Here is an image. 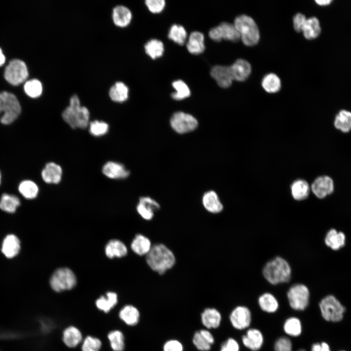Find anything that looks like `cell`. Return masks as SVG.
Here are the masks:
<instances>
[{
    "label": "cell",
    "mask_w": 351,
    "mask_h": 351,
    "mask_svg": "<svg viewBox=\"0 0 351 351\" xmlns=\"http://www.w3.org/2000/svg\"><path fill=\"white\" fill-rule=\"evenodd\" d=\"M203 325L208 329L216 328L219 327L221 316L220 312L214 308H207L201 314Z\"/></svg>",
    "instance_id": "f1b7e54d"
},
{
    "label": "cell",
    "mask_w": 351,
    "mask_h": 351,
    "mask_svg": "<svg viewBox=\"0 0 351 351\" xmlns=\"http://www.w3.org/2000/svg\"></svg>",
    "instance_id": "94428289"
},
{
    "label": "cell",
    "mask_w": 351,
    "mask_h": 351,
    "mask_svg": "<svg viewBox=\"0 0 351 351\" xmlns=\"http://www.w3.org/2000/svg\"><path fill=\"white\" fill-rule=\"evenodd\" d=\"M210 74L218 85L223 88L230 87L234 80L230 66H214L211 69Z\"/></svg>",
    "instance_id": "9a60e30c"
},
{
    "label": "cell",
    "mask_w": 351,
    "mask_h": 351,
    "mask_svg": "<svg viewBox=\"0 0 351 351\" xmlns=\"http://www.w3.org/2000/svg\"><path fill=\"white\" fill-rule=\"evenodd\" d=\"M188 51L192 54L199 55L205 50L204 35L199 31L192 32L186 43Z\"/></svg>",
    "instance_id": "603a6c76"
},
{
    "label": "cell",
    "mask_w": 351,
    "mask_h": 351,
    "mask_svg": "<svg viewBox=\"0 0 351 351\" xmlns=\"http://www.w3.org/2000/svg\"><path fill=\"white\" fill-rule=\"evenodd\" d=\"M102 346L100 340L90 335L84 339L81 346L82 351H99Z\"/></svg>",
    "instance_id": "bcb514c9"
},
{
    "label": "cell",
    "mask_w": 351,
    "mask_h": 351,
    "mask_svg": "<svg viewBox=\"0 0 351 351\" xmlns=\"http://www.w3.org/2000/svg\"><path fill=\"white\" fill-rule=\"evenodd\" d=\"M0 181H1V175H0Z\"/></svg>",
    "instance_id": "91938a15"
},
{
    "label": "cell",
    "mask_w": 351,
    "mask_h": 351,
    "mask_svg": "<svg viewBox=\"0 0 351 351\" xmlns=\"http://www.w3.org/2000/svg\"><path fill=\"white\" fill-rule=\"evenodd\" d=\"M311 188L313 194L317 198L322 199L333 192L334 182L330 176H321L313 181Z\"/></svg>",
    "instance_id": "7c38bea8"
},
{
    "label": "cell",
    "mask_w": 351,
    "mask_h": 351,
    "mask_svg": "<svg viewBox=\"0 0 351 351\" xmlns=\"http://www.w3.org/2000/svg\"><path fill=\"white\" fill-rule=\"evenodd\" d=\"M6 61V57L3 53L2 49L0 47V67L3 65Z\"/></svg>",
    "instance_id": "6f0895ef"
},
{
    "label": "cell",
    "mask_w": 351,
    "mask_h": 351,
    "mask_svg": "<svg viewBox=\"0 0 351 351\" xmlns=\"http://www.w3.org/2000/svg\"><path fill=\"white\" fill-rule=\"evenodd\" d=\"M23 90L25 93L30 98H39L43 92V85L38 79L32 78L27 80L24 83Z\"/></svg>",
    "instance_id": "d590c367"
},
{
    "label": "cell",
    "mask_w": 351,
    "mask_h": 351,
    "mask_svg": "<svg viewBox=\"0 0 351 351\" xmlns=\"http://www.w3.org/2000/svg\"><path fill=\"white\" fill-rule=\"evenodd\" d=\"M239 347L237 341L230 338L222 344L220 351H239Z\"/></svg>",
    "instance_id": "f907efd6"
},
{
    "label": "cell",
    "mask_w": 351,
    "mask_h": 351,
    "mask_svg": "<svg viewBox=\"0 0 351 351\" xmlns=\"http://www.w3.org/2000/svg\"><path fill=\"white\" fill-rule=\"evenodd\" d=\"M305 351V350H304V349H300V350H298V351Z\"/></svg>",
    "instance_id": "680465c9"
},
{
    "label": "cell",
    "mask_w": 351,
    "mask_h": 351,
    "mask_svg": "<svg viewBox=\"0 0 351 351\" xmlns=\"http://www.w3.org/2000/svg\"><path fill=\"white\" fill-rule=\"evenodd\" d=\"M21 108L17 97L13 93L3 91L0 93V121L8 125L13 122L20 116Z\"/></svg>",
    "instance_id": "277c9868"
},
{
    "label": "cell",
    "mask_w": 351,
    "mask_h": 351,
    "mask_svg": "<svg viewBox=\"0 0 351 351\" xmlns=\"http://www.w3.org/2000/svg\"><path fill=\"white\" fill-rule=\"evenodd\" d=\"M274 351H292V342L286 337L278 338L274 344Z\"/></svg>",
    "instance_id": "681fc988"
},
{
    "label": "cell",
    "mask_w": 351,
    "mask_h": 351,
    "mask_svg": "<svg viewBox=\"0 0 351 351\" xmlns=\"http://www.w3.org/2000/svg\"><path fill=\"white\" fill-rule=\"evenodd\" d=\"M291 194L293 198L300 201L306 199L310 194V187L308 183L303 179L294 181L291 186Z\"/></svg>",
    "instance_id": "1f68e13d"
},
{
    "label": "cell",
    "mask_w": 351,
    "mask_h": 351,
    "mask_svg": "<svg viewBox=\"0 0 351 351\" xmlns=\"http://www.w3.org/2000/svg\"><path fill=\"white\" fill-rule=\"evenodd\" d=\"M152 247L150 240L142 234H136L133 239L131 248L136 254L146 255Z\"/></svg>",
    "instance_id": "4316f807"
},
{
    "label": "cell",
    "mask_w": 351,
    "mask_h": 351,
    "mask_svg": "<svg viewBox=\"0 0 351 351\" xmlns=\"http://www.w3.org/2000/svg\"><path fill=\"white\" fill-rule=\"evenodd\" d=\"M170 123L172 129L178 134H183L195 130L197 127V120L192 115L178 111L172 116Z\"/></svg>",
    "instance_id": "30bf717a"
},
{
    "label": "cell",
    "mask_w": 351,
    "mask_h": 351,
    "mask_svg": "<svg viewBox=\"0 0 351 351\" xmlns=\"http://www.w3.org/2000/svg\"><path fill=\"white\" fill-rule=\"evenodd\" d=\"M112 18L114 23L117 27H125L129 25L132 19L131 10L123 5L115 6L112 12Z\"/></svg>",
    "instance_id": "2e32d148"
},
{
    "label": "cell",
    "mask_w": 351,
    "mask_h": 351,
    "mask_svg": "<svg viewBox=\"0 0 351 351\" xmlns=\"http://www.w3.org/2000/svg\"><path fill=\"white\" fill-rule=\"evenodd\" d=\"M301 31L306 39H316L320 35L321 31L319 20L315 17L307 19L302 28Z\"/></svg>",
    "instance_id": "484cf974"
},
{
    "label": "cell",
    "mask_w": 351,
    "mask_h": 351,
    "mask_svg": "<svg viewBox=\"0 0 351 351\" xmlns=\"http://www.w3.org/2000/svg\"><path fill=\"white\" fill-rule=\"evenodd\" d=\"M19 191L24 197L31 199L35 198L38 195L39 188L33 181L25 180L20 183Z\"/></svg>",
    "instance_id": "b9f144b4"
},
{
    "label": "cell",
    "mask_w": 351,
    "mask_h": 351,
    "mask_svg": "<svg viewBox=\"0 0 351 351\" xmlns=\"http://www.w3.org/2000/svg\"><path fill=\"white\" fill-rule=\"evenodd\" d=\"M89 132L95 136H100L106 134L109 130L108 124L104 121L95 120L89 124Z\"/></svg>",
    "instance_id": "f6af8a7d"
},
{
    "label": "cell",
    "mask_w": 351,
    "mask_h": 351,
    "mask_svg": "<svg viewBox=\"0 0 351 351\" xmlns=\"http://www.w3.org/2000/svg\"><path fill=\"white\" fill-rule=\"evenodd\" d=\"M183 346L176 340H170L163 346V351H182Z\"/></svg>",
    "instance_id": "816d5d0a"
},
{
    "label": "cell",
    "mask_w": 351,
    "mask_h": 351,
    "mask_svg": "<svg viewBox=\"0 0 351 351\" xmlns=\"http://www.w3.org/2000/svg\"><path fill=\"white\" fill-rule=\"evenodd\" d=\"M82 340L80 331L77 327L70 326L64 329L62 333V341L68 348L76 347Z\"/></svg>",
    "instance_id": "d4e9b609"
},
{
    "label": "cell",
    "mask_w": 351,
    "mask_h": 351,
    "mask_svg": "<svg viewBox=\"0 0 351 351\" xmlns=\"http://www.w3.org/2000/svg\"><path fill=\"white\" fill-rule=\"evenodd\" d=\"M262 86L264 89L270 93L277 92L281 88V81L278 77L274 74L266 75L262 81Z\"/></svg>",
    "instance_id": "60d3db41"
},
{
    "label": "cell",
    "mask_w": 351,
    "mask_h": 351,
    "mask_svg": "<svg viewBox=\"0 0 351 351\" xmlns=\"http://www.w3.org/2000/svg\"><path fill=\"white\" fill-rule=\"evenodd\" d=\"M325 242L332 250H337L345 245V235L342 232H337L335 229H331L325 237Z\"/></svg>",
    "instance_id": "836d02e7"
},
{
    "label": "cell",
    "mask_w": 351,
    "mask_h": 351,
    "mask_svg": "<svg viewBox=\"0 0 351 351\" xmlns=\"http://www.w3.org/2000/svg\"><path fill=\"white\" fill-rule=\"evenodd\" d=\"M317 4L320 6H327L330 4L332 2V0H315Z\"/></svg>",
    "instance_id": "9f6ffc18"
},
{
    "label": "cell",
    "mask_w": 351,
    "mask_h": 351,
    "mask_svg": "<svg viewBox=\"0 0 351 351\" xmlns=\"http://www.w3.org/2000/svg\"><path fill=\"white\" fill-rule=\"evenodd\" d=\"M175 91L172 93V98L176 100H182L189 97L191 91L188 85L183 80L178 79L172 82Z\"/></svg>",
    "instance_id": "f35d334b"
},
{
    "label": "cell",
    "mask_w": 351,
    "mask_h": 351,
    "mask_svg": "<svg viewBox=\"0 0 351 351\" xmlns=\"http://www.w3.org/2000/svg\"><path fill=\"white\" fill-rule=\"evenodd\" d=\"M20 200L16 195L3 194L0 200V209L7 213H13L20 205Z\"/></svg>",
    "instance_id": "8d00e7d4"
},
{
    "label": "cell",
    "mask_w": 351,
    "mask_h": 351,
    "mask_svg": "<svg viewBox=\"0 0 351 351\" xmlns=\"http://www.w3.org/2000/svg\"><path fill=\"white\" fill-rule=\"evenodd\" d=\"M287 297L292 309L297 311H303L308 306L310 292L305 285L296 284L289 289L287 292Z\"/></svg>",
    "instance_id": "9c48e42d"
},
{
    "label": "cell",
    "mask_w": 351,
    "mask_h": 351,
    "mask_svg": "<svg viewBox=\"0 0 351 351\" xmlns=\"http://www.w3.org/2000/svg\"><path fill=\"white\" fill-rule=\"evenodd\" d=\"M146 261L149 267L159 274H164L175 264L174 253L163 244H156L152 247L146 255Z\"/></svg>",
    "instance_id": "6da1fadb"
},
{
    "label": "cell",
    "mask_w": 351,
    "mask_h": 351,
    "mask_svg": "<svg viewBox=\"0 0 351 351\" xmlns=\"http://www.w3.org/2000/svg\"><path fill=\"white\" fill-rule=\"evenodd\" d=\"M230 319L233 326L238 330L248 327L251 322V313L245 306H238L232 312Z\"/></svg>",
    "instance_id": "4fadbf2b"
},
{
    "label": "cell",
    "mask_w": 351,
    "mask_h": 351,
    "mask_svg": "<svg viewBox=\"0 0 351 351\" xmlns=\"http://www.w3.org/2000/svg\"><path fill=\"white\" fill-rule=\"evenodd\" d=\"M129 89L122 81H117L112 85L109 90L111 99L116 102L122 103L126 101L129 98Z\"/></svg>",
    "instance_id": "cb8c5ba5"
},
{
    "label": "cell",
    "mask_w": 351,
    "mask_h": 351,
    "mask_svg": "<svg viewBox=\"0 0 351 351\" xmlns=\"http://www.w3.org/2000/svg\"><path fill=\"white\" fill-rule=\"evenodd\" d=\"M41 175L42 178L45 182L58 184L61 179L62 168L58 164L54 162H49L45 165Z\"/></svg>",
    "instance_id": "ac0fdd59"
},
{
    "label": "cell",
    "mask_w": 351,
    "mask_h": 351,
    "mask_svg": "<svg viewBox=\"0 0 351 351\" xmlns=\"http://www.w3.org/2000/svg\"><path fill=\"white\" fill-rule=\"evenodd\" d=\"M200 333L203 337L211 344L214 342V338L211 333L207 330H201L199 331Z\"/></svg>",
    "instance_id": "11a10c76"
},
{
    "label": "cell",
    "mask_w": 351,
    "mask_h": 351,
    "mask_svg": "<svg viewBox=\"0 0 351 351\" xmlns=\"http://www.w3.org/2000/svg\"><path fill=\"white\" fill-rule=\"evenodd\" d=\"M233 79L243 81L249 76L251 72L250 64L243 59H237L230 66Z\"/></svg>",
    "instance_id": "ffe728a7"
},
{
    "label": "cell",
    "mask_w": 351,
    "mask_h": 351,
    "mask_svg": "<svg viewBox=\"0 0 351 351\" xmlns=\"http://www.w3.org/2000/svg\"><path fill=\"white\" fill-rule=\"evenodd\" d=\"M117 294L115 292H108L105 295H102L98 298L95 305L99 310L107 313L117 304Z\"/></svg>",
    "instance_id": "4dcf8cb0"
},
{
    "label": "cell",
    "mask_w": 351,
    "mask_h": 351,
    "mask_svg": "<svg viewBox=\"0 0 351 351\" xmlns=\"http://www.w3.org/2000/svg\"><path fill=\"white\" fill-rule=\"evenodd\" d=\"M193 342L196 348L201 351H207L210 350L211 345L203 337L199 331L195 332Z\"/></svg>",
    "instance_id": "7dc6e473"
},
{
    "label": "cell",
    "mask_w": 351,
    "mask_h": 351,
    "mask_svg": "<svg viewBox=\"0 0 351 351\" xmlns=\"http://www.w3.org/2000/svg\"><path fill=\"white\" fill-rule=\"evenodd\" d=\"M291 273V268L288 262L278 256L268 262L263 269L264 277L273 285L288 282Z\"/></svg>",
    "instance_id": "3957f363"
},
{
    "label": "cell",
    "mask_w": 351,
    "mask_h": 351,
    "mask_svg": "<svg viewBox=\"0 0 351 351\" xmlns=\"http://www.w3.org/2000/svg\"><path fill=\"white\" fill-rule=\"evenodd\" d=\"M28 76L27 66L24 61L20 59L11 60L4 69L5 79L13 86H18L25 82Z\"/></svg>",
    "instance_id": "52a82bcc"
},
{
    "label": "cell",
    "mask_w": 351,
    "mask_h": 351,
    "mask_svg": "<svg viewBox=\"0 0 351 351\" xmlns=\"http://www.w3.org/2000/svg\"><path fill=\"white\" fill-rule=\"evenodd\" d=\"M119 317L127 325L134 326L139 321V312L136 307L131 305H127L119 311Z\"/></svg>",
    "instance_id": "d6a6232c"
},
{
    "label": "cell",
    "mask_w": 351,
    "mask_h": 351,
    "mask_svg": "<svg viewBox=\"0 0 351 351\" xmlns=\"http://www.w3.org/2000/svg\"><path fill=\"white\" fill-rule=\"evenodd\" d=\"M242 340L246 347L252 351H257L262 346L263 337L258 330L251 329L242 336Z\"/></svg>",
    "instance_id": "d6986e66"
},
{
    "label": "cell",
    "mask_w": 351,
    "mask_h": 351,
    "mask_svg": "<svg viewBox=\"0 0 351 351\" xmlns=\"http://www.w3.org/2000/svg\"><path fill=\"white\" fill-rule=\"evenodd\" d=\"M209 36L215 41L222 39L237 42L240 39V35L234 24L223 22L218 25L211 28L209 32Z\"/></svg>",
    "instance_id": "8fae6325"
},
{
    "label": "cell",
    "mask_w": 351,
    "mask_h": 351,
    "mask_svg": "<svg viewBox=\"0 0 351 351\" xmlns=\"http://www.w3.org/2000/svg\"><path fill=\"white\" fill-rule=\"evenodd\" d=\"M169 39L178 45H183L187 37L184 27L179 24H174L170 27L168 34Z\"/></svg>",
    "instance_id": "ab89813d"
},
{
    "label": "cell",
    "mask_w": 351,
    "mask_h": 351,
    "mask_svg": "<svg viewBox=\"0 0 351 351\" xmlns=\"http://www.w3.org/2000/svg\"><path fill=\"white\" fill-rule=\"evenodd\" d=\"M102 172L107 177L111 179H122L128 177L129 171L122 164L108 161L102 167Z\"/></svg>",
    "instance_id": "e0dca14e"
},
{
    "label": "cell",
    "mask_w": 351,
    "mask_h": 351,
    "mask_svg": "<svg viewBox=\"0 0 351 351\" xmlns=\"http://www.w3.org/2000/svg\"><path fill=\"white\" fill-rule=\"evenodd\" d=\"M105 251L108 258L122 257L127 254V248L122 241L112 239L106 244Z\"/></svg>",
    "instance_id": "f546056e"
},
{
    "label": "cell",
    "mask_w": 351,
    "mask_h": 351,
    "mask_svg": "<svg viewBox=\"0 0 351 351\" xmlns=\"http://www.w3.org/2000/svg\"><path fill=\"white\" fill-rule=\"evenodd\" d=\"M145 53L151 58L156 59L161 57L164 51L163 42L157 39H151L144 45Z\"/></svg>",
    "instance_id": "e575fe53"
},
{
    "label": "cell",
    "mask_w": 351,
    "mask_h": 351,
    "mask_svg": "<svg viewBox=\"0 0 351 351\" xmlns=\"http://www.w3.org/2000/svg\"><path fill=\"white\" fill-rule=\"evenodd\" d=\"M284 332L292 336H299L302 332V326L300 320L295 317L288 318L283 326Z\"/></svg>",
    "instance_id": "ee69618b"
},
{
    "label": "cell",
    "mask_w": 351,
    "mask_h": 351,
    "mask_svg": "<svg viewBox=\"0 0 351 351\" xmlns=\"http://www.w3.org/2000/svg\"><path fill=\"white\" fill-rule=\"evenodd\" d=\"M63 119L72 128L84 129L89 124L90 112L85 106H81L78 97H71L69 104L62 112Z\"/></svg>",
    "instance_id": "7a4b0ae2"
},
{
    "label": "cell",
    "mask_w": 351,
    "mask_h": 351,
    "mask_svg": "<svg viewBox=\"0 0 351 351\" xmlns=\"http://www.w3.org/2000/svg\"><path fill=\"white\" fill-rule=\"evenodd\" d=\"M20 241L17 236L13 234L6 235L3 239L1 246L2 254L8 258L16 256L20 250Z\"/></svg>",
    "instance_id": "7402d4cb"
},
{
    "label": "cell",
    "mask_w": 351,
    "mask_h": 351,
    "mask_svg": "<svg viewBox=\"0 0 351 351\" xmlns=\"http://www.w3.org/2000/svg\"><path fill=\"white\" fill-rule=\"evenodd\" d=\"M202 202L204 208L212 214L219 213L223 208L217 194L214 191L205 193L202 196Z\"/></svg>",
    "instance_id": "44dd1931"
},
{
    "label": "cell",
    "mask_w": 351,
    "mask_h": 351,
    "mask_svg": "<svg viewBox=\"0 0 351 351\" xmlns=\"http://www.w3.org/2000/svg\"><path fill=\"white\" fill-rule=\"evenodd\" d=\"M306 19L305 16L301 13H297L294 16L293 19V27L296 32L301 31Z\"/></svg>",
    "instance_id": "f5cc1de1"
},
{
    "label": "cell",
    "mask_w": 351,
    "mask_h": 351,
    "mask_svg": "<svg viewBox=\"0 0 351 351\" xmlns=\"http://www.w3.org/2000/svg\"><path fill=\"white\" fill-rule=\"evenodd\" d=\"M311 351H331L328 344L325 342L316 343L313 344L311 348Z\"/></svg>",
    "instance_id": "db71d44e"
},
{
    "label": "cell",
    "mask_w": 351,
    "mask_h": 351,
    "mask_svg": "<svg viewBox=\"0 0 351 351\" xmlns=\"http://www.w3.org/2000/svg\"><path fill=\"white\" fill-rule=\"evenodd\" d=\"M111 349L113 351H124L125 349L124 337L122 332L118 330L112 331L107 335Z\"/></svg>",
    "instance_id": "7bdbcfd3"
},
{
    "label": "cell",
    "mask_w": 351,
    "mask_h": 351,
    "mask_svg": "<svg viewBox=\"0 0 351 351\" xmlns=\"http://www.w3.org/2000/svg\"><path fill=\"white\" fill-rule=\"evenodd\" d=\"M234 24L245 45L251 46L258 43L260 38L259 32L252 18L245 15L239 16L235 19Z\"/></svg>",
    "instance_id": "5b68a950"
},
{
    "label": "cell",
    "mask_w": 351,
    "mask_h": 351,
    "mask_svg": "<svg viewBox=\"0 0 351 351\" xmlns=\"http://www.w3.org/2000/svg\"><path fill=\"white\" fill-rule=\"evenodd\" d=\"M260 308L267 312H274L278 308V303L276 298L271 293L266 292L258 298Z\"/></svg>",
    "instance_id": "74e56055"
},
{
    "label": "cell",
    "mask_w": 351,
    "mask_h": 351,
    "mask_svg": "<svg viewBox=\"0 0 351 351\" xmlns=\"http://www.w3.org/2000/svg\"><path fill=\"white\" fill-rule=\"evenodd\" d=\"M335 128L345 133L351 130V111L345 109L340 110L333 121Z\"/></svg>",
    "instance_id": "83f0119b"
},
{
    "label": "cell",
    "mask_w": 351,
    "mask_h": 351,
    "mask_svg": "<svg viewBox=\"0 0 351 351\" xmlns=\"http://www.w3.org/2000/svg\"><path fill=\"white\" fill-rule=\"evenodd\" d=\"M160 205L155 199L149 196L140 197L136 206V210L141 217L145 220H151L155 212L159 210Z\"/></svg>",
    "instance_id": "5bb4252c"
},
{
    "label": "cell",
    "mask_w": 351,
    "mask_h": 351,
    "mask_svg": "<svg viewBox=\"0 0 351 351\" xmlns=\"http://www.w3.org/2000/svg\"><path fill=\"white\" fill-rule=\"evenodd\" d=\"M319 305L321 315L325 320L337 322L343 318L346 309L334 296H326L321 300Z\"/></svg>",
    "instance_id": "8992f818"
},
{
    "label": "cell",
    "mask_w": 351,
    "mask_h": 351,
    "mask_svg": "<svg viewBox=\"0 0 351 351\" xmlns=\"http://www.w3.org/2000/svg\"><path fill=\"white\" fill-rule=\"evenodd\" d=\"M145 3L149 10L155 14L162 12L165 6L164 0H146Z\"/></svg>",
    "instance_id": "c3c4849f"
},
{
    "label": "cell",
    "mask_w": 351,
    "mask_h": 351,
    "mask_svg": "<svg viewBox=\"0 0 351 351\" xmlns=\"http://www.w3.org/2000/svg\"><path fill=\"white\" fill-rule=\"evenodd\" d=\"M77 283L76 277L73 271L67 268L56 270L51 276L50 285L56 292L73 289Z\"/></svg>",
    "instance_id": "ba28073f"
}]
</instances>
